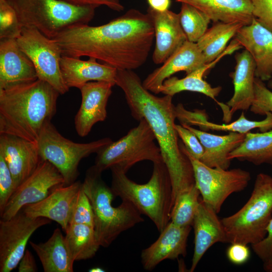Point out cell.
I'll return each instance as SVG.
<instances>
[{"label": "cell", "mask_w": 272, "mask_h": 272, "mask_svg": "<svg viewBox=\"0 0 272 272\" xmlns=\"http://www.w3.org/2000/svg\"><path fill=\"white\" fill-rule=\"evenodd\" d=\"M243 26L240 23L217 22L208 29L196 42L206 63L214 61L222 53L230 40Z\"/></svg>", "instance_id": "31"}, {"label": "cell", "mask_w": 272, "mask_h": 272, "mask_svg": "<svg viewBox=\"0 0 272 272\" xmlns=\"http://www.w3.org/2000/svg\"><path fill=\"white\" fill-rule=\"evenodd\" d=\"M0 155L6 161L17 187L42 160L37 143L8 134H0Z\"/></svg>", "instance_id": "16"}, {"label": "cell", "mask_w": 272, "mask_h": 272, "mask_svg": "<svg viewBox=\"0 0 272 272\" xmlns=\"http://www.w3.org/2000/svg\"><path fill=\"white\" fill-rule=\"evenodd\" d=\"M200 195L195 184L179 192L174 199L170 221L179 226H191Z\"/></svg>", "instance_id": "33"}, {"label": "cell", "mask_w": 272, "mask_h": 272, "mask_svg": "<svg viewBox=\"0 0 272 272\" xmlns=\"http://www.w3.org/2000/svg\"><path fill=\"white\" fill-rule=\"evenodd\" d=\"M115 84L106 81L89 82L82 86V101L75 117V126L81 137L87 136L93 125L107 117L106 107Z\"/></svg>", "instance_id": "14"}, {"label": "cell", "mask_w": 272, "mask_h": 272, "mask_svg": "<svg viewBox=\"0 0 272 272\" xmlns=\"http://www.w3.org/2000/svg\"><path fill=\"white\" fill-rule=\"evenodd\" d=\"M267 87L269 89H272V77L268 81Z\"/></svg>", "instance_id": "48"}, {"label": "cell", "mask_w": 272, "mask_h": 272, "mask_svg": "<svg viewBox=\"0 0 272 272\" xmlns=\"http://www.w3.org/2000/svg\"><path fill=\"white\" fill-rule=\"evenodd\" d=\"M66 3L78 7H94L98 8L105 6L109 9L120 12L124 9V6L120 0H59Z\"/></svg>", "instance_id": "43"}, {"label": "cell", "mask_w": 272, "mask_h": 272, "mask_svg": "<svg viewBox=\"0 0 272 272\" xmlns=\"http://www.w3.org/2000/svg\"><path fill=\"white\" fill-rule=\"evenodd\" d=\"M181 125L193 132L202 144L204 153L199 161L213 168L229 169L231 161L229 159L230 153L242 143L245 137V134L233 132L217 135L186 124Z\"/></svg>", "instance_id": "26"}, {"label": "cell", "mask_w": 272, "mask_h": 272, "mask_svg": "<svg viewBox=\"0 0 272 272\" xmlns=\"http://www.w3.org/2000/svg\"><path fill=\"white\" fill-rule=\"evenodd\" d=\"M248 51L255 65V77L262 81L272 77V32L255 18L251 23L243 26L234 39Z\"/></svg>", "instance_id": "17"}, {"label": "cell", "mask_w": 272, "mask_h": 272, "mask_svg": "<svg viewBox=\"0 0 272 272\" xmlns=\"http://www.w3.org/2000/svg\"><path fill=\"white\" fill-rule=\"evenodd\" d=\"M139 122L126 135L112 141L97 153L93 166L98 171L102 172L115 167L126 173L139 162L163 161L160 149L149 124L145 119Z\"/></svg>", "instance_id": "8"}, {"label": "cell", "mask_w": 272, "mask_h": 272, "mask_svg": "<svg viewBox=\"0 0 272 272\" xmlns=\"http://www.w3.org/2000/svg\"><path fill=\"white\" fill-rule=\"evenodd\" d=\"M175 129L178 137L182 142H179L180 146L193 158L200 160L204 149L198 138L188 128L181 124H175Z\"/></svg>", "instance_id": "39"}, {"label": "cell", "mask_w": 272, "mask_h": 272, "mask_svg": "<svg viewBox=\"0 0 272 272\" xmlns=\"http://www.w3.org/2000/svg\"><path fill=\"white\" fill-rule=\"evenodd\" d=\"M23 27H34L53 38L65 28L88 24L97 8L78 7L59 0H5Z\"/></svg>", "instance_id": "7"}, {"label": "cell", "mask_w": 272, "mask_h": 272, "mask_svg": "<svg viewBox=\"0 0 272 272\" xmlns=\"http://www.w3.org/2000/svg\"><path fill=\"white\" fill-rule=\"evenodd\" d=\"M176 117L181 124L198 126L200 130L225 131L246 134L255 128H258L260 132L272 129V113H266L264 119L251 120L247 119L243 111L235 121L219 124L209 121L208 115L205 110L195 109L193 111L186 110L182 104L179 105L176 109Z\"/></svg>", "instance_id": "24"}, {"label": "cell", "mask_w": 272, "mask_h": 272, "mask_svg": "<svg viewBox=\"0 0 272 272\" xmlns=\"http://www.w3.org/2000/svg\"><path fill=\"white\" fill-rule=\"evenodd\" d=\"M210 206L201 199L192 226L194 233V247L189 271L192 272L207 251L218 242L228 243L221 220Z\"/></svg>", "instance_id": "21"}, {"label": "cell", "mask_w": 272, "mask_h": 272, "mask_svg": "<svg viewBox=\"0 0 272 272\" xmlns=\"http://www.w3.org/2000/svg\"><path fill=\"white\" fill-rule=\"evenodd\" d=\"M266 230L265 236L258 242L251 245L254 252L263 263L272 259V218Z\"/></svg>", "instance_id": "41"}, {"label": "cell", "mask_w": 272, "mask_h": 272, "mask_svg": "<svg viewBox=\"0 0 272 272\" xmlns=\"http://www.w3.org/2000/svg\"><path fill=\"white\" fill-rule=\"evenodd\" d=\"M263 267L265 271L272 272V259L263 262Z\"/></svg>", "instance_id": "46"}, {"label": "cell", "mask_w": 272, "mask_h": 272, "mask_svg": "<svg viewBox=\"0 0 272 272\" xmlns=\"http://www.w3.org/2000/svg\"><path fill=\"white\" fill-rule=\"evenodd\" d=\"M65 185L58 170L49 161L41 160L35 171L16 189L3 212L1 219L8 220L25 206L45 198L56 187Z\"/></svg>", "instance_id": "13"}, {"label": "cell", "mask_w": 272, "mask_h": 272, "mask_svg": "<svg viewBox=\"0 0 272 272\" xmlns=\"http://www.w3.org/2000/svg\"><path fill=\"white\" fill-rule=\"evenodd\" d=\"M65 232L66 244L75 261L92 258L101 246L92 226L70 224Z\"/></svg>", "instance_id": "32"}, {"label": "cell", "mask_w": 272, "mask_h": 272, "mask_svg": "<svg viewBox=\"0 0 272 272\" xmlns=\"http://www.w3.org/2000/svg\"><path fill=\"white\" fill-rule=\"evenodd\" d=\"M191 226L182 227L169 222L156 241L142 250L141 257L143 268L152 270L164 260L185 256Z\"/></svg>", "instance_id": "19"}, {"label": "cell", "mask_w": 272, "mask_h": 272, "mask_svg": "<svg viewBox=\"0 0 272 272\" xmlns=\"http://www.w3.org/2000/svg\"><path fill=\"white\" fill-rule=\"evenodd\" d=\"M179 15L187 40L196 43L208 30L211 20L205 13L186 3H181Z\"/></svg>", "instance_id": "34"}, {"label": "cell", "mask_w": 272, "mask_h": 272, "mask_svg": "<svg viewBox=\"0 0 272 272\" xmlns=\"http://www.w3.org/2000/svg\"><path fill=\"white\" fill-rule=\"evenodd\" d=\"M228 260L236 265H241L246 262L250 256L248 245L239 242L230 243L226 251Z\"/></svg>", "instance_id": "42"}, {"label": "cell", "mask_w": 272, "mask_h": 272, "mask_svg": "<svg viewBox=\"0 0 272 272\" xmlns=\"http://www.w3.org/2000/svg\"><path fill=\"white\" fill-rule=\"evenodd\" d=\"M149 7L158 12H164L169 10L170 0H147Z\"/></svg>", "instance_id": "45"}, {"label": "cell", "mask_w": 272, "mask_h": 272, "mask_svg": "<svg viewBox=\"0 0 272 272\" xmlns=\"http://www.w3.org/2000/svg\"><path fill=\"white\" fill-rule=\"evenodd\" d=\"M154 37L150 15L130 9L104 25L69 27L52 39L59 46L62 55L88 56L117 70H133L146 61Z\"/></svg>", "instance_id": "1"}, {"label": "cell", "mask_w": 272, "mask_h": 272, "mask_svg": "<svg viewBox=\"0 0 272 272\" xmlns=\"http://www.w3.org/2000/svg\"><path fill=\"white\" fill-rule=\"evenodd\" d=\"M16 40L20 49L33 63L38 79L49 84L60 94L69 91L60 70L61 51L52 38L34 27H23Z\"/></svg>", "instance_id": "11"}, {"label": "cell", "mask_w": 272, "mask_h": 272, "mask_svg": "<svg viewBox=\"0 0 272 272\" xmlns=\"http://www.w3.org/2000/svg\"><path fill=\"white\" fill-rule=\"evenodd\" d=\"M90 272H103L105 270L100 267H94L89 269Z\"/></svg>", "instance_id": "47"}, {"label": "cell", "mask_w": 272, "mask_h": 272, "mask_svg": "<svg viewBox=\"0 0 272 272\" xmlns=\"http://www.w3.org/2000/svg\"><path fill=\"white\" fill-rule=\"evenodd\" d=\"M254 91L250 111L260 115H265L268 112L272 113V91L257 77L254 79Z\"/></svg>", "instance_id": "36"}, {"label": "cell", "mask_w": 272, "mask_h": 272, "mask_svg": "<svg viewBox=\"0 0 272 272\" xmlns=\"http://www.w3.org/2000/svg\"><path fill=\"white\" fill-rule=\"evenodd\" d=\"M271 218L272 176L260 173L246 203L235 213L221 220L228 243L251 245L265 236Z\"/></svg>", "instance_id": "6"}, {"label": "cell", "mask_w": 272, "mask_h": 272, "mask_svg": "<svg viewBox=\"0 0 272 272\" xmlns=\"http://www.w3.org/2000/svg\"><path fill=\"white\" fill-rule=\"evenodd\" d=\"M89 57L87 60L62 55L60 66L62 76L67 87L80 89L88 82L106 81L115 84L117 69Z\"/></svg>", "instance_id": "25"}, {"label": "cell", "mask_w": 272, "mask_h": 272, "mask_svg": "<svg viewBox=\"0 0 272 272\" xmlns=\"http://www.w3.org/2000/svg\"><path fill=\"white\" fill-rule=\"evenodd\" d=\"M115 85L124 93L132 116L138 121L145 119L152 129L169 172L174 200L179 192L194 185L195 180L191 163L180 147L173 97L152 94L133 70H117Z\"/></svg>", "instance_id": "2"}, {"label": "cell", "mask_w": 272, "mask_h": 272, "mask_svg": "<svg viewBox=\"0 0 272 272\" xmlns=\"http://www.w3.org/2000/svg\"><path fill=\"white\" fill-rule=\"evenodd\" d=\"M101 172L93 166L88 169L82 183L94 214V230L101 246L108 247L123 232L143 222L140 212L129 202L122 200L117 207L111 188L102 179Z\"/></svg>", "instance_id": "5"}, {"label": "cell", "mask_w": 272, "mask_h": 272, "mask_svg": "<svg viewBox=\"0 0 272 272\" xmlns=\"http://www.w3.org/2000/svg\"><path fill=\"white\" fill-rule=\"evenodd\" d=\"M186 3L205 13L214 23L250 24L254 19L251 0H174Z\"/></svg>", "instance_id": "27"}, {"label": "cell", "mask_w": 272, "mask_h": 272, "mask_svg": "<svg viewBox=\"0 0 272 272\" xmlns=\"http://www.w3.org/2000/svg\"><path fill=\"white\" fill-rule=\"evenodd\" d=\"M18 266L19 272H36L37 271L35 258L32 253L28 249L26 250Z\"/></svg>", "instance_id": "44"}, {"label": "cell", "mask_w": 272, "mask_h": 272, "mask_svg": "<svg viewBox=\"0 0 272 272\" xmlns=\"http://www.w3.org/2000/svg\"><path fill=\"white\" fill-rule=\"evenodd\" d=\"M234 71L230 74L234 86V93L226 105L229 108L226 122L238 110L250 109L254 98V82L256 65L251 55L246 49L235 55Z\"/></svg>", "instance_id": "23"}, {"label": "cell", "mask_w": 272, "mask_h": 272, "mask_svg": "<svg viewBox=\"0 0 272 272\" xmlns=\"http://www.w3.org/2000/svg\"><path fill=\"white\" fill-rule=\"evenodd\" d=\"M60 93L39 79L0 89V134L37 143L55 115Z\"/></svg>", "instance_id": "3"}, {"label": "cell", "mask_w": 272, "mask_h": 272, "mask_svg": "<svg viewBox=\"0 0 272 272\" xmlns=\"http://www.w3.org/2000/svg\"><path fill=\"white\" fill-rule=\"evenodd\" d=\"M22 28L13 8L5 0H0V40L17 39Z\"/></svg>", "instance_id": "35"}, {"label": "cell", "mask_w": 272, "mask_h": 272, "mask_svg": "<svg viewBox=\"0 0 272 272\" xmlns=\"http://www.w3.org/2000/svg\"><path fill=\"white\" fill-rule=\"evenodd\" d=\"M147 13L153 21L156 39L153 60L156 64H161L187 39L181 26L179 13L169 10L158 12L150 7Z\"/></svg>", "instance_id": "20"}, {"label": "cell", "mask_w": 272, "mask_h": 272, "mask_svg": "<svg viewBox=\"0 0 272 272\" xmlns=\"http://www.w3.org/2000/svg\"><path fill=\"white\" fill-rule=\"evenodd\" d=\"M206 63L205 58L196 43L187 40L163 63L150 73L143 82L144 88L156 94L164 81L179 72L188 75Z\"/></svg>", "instance_id": "18"}, {"label": "cell", "mask_w": 272, "mask_h": 272, "mask_svg": "<svg viewBox=\"0 0 272 272\" xmlns=\"http://www.w3.org/2000/svg\"><path fill=\"white\" fill-rule=\"evenodd\" d=\"M85 224L94 226V214L92 206L83 189L82 185L72 213L70 224Z\"/></svg>", "instance_id": "37"}, {"label": "cell", "mask_w": 272, "mask_h": 272, "mask_svg": "<svg viewBox=\"0 0 272 272\" xmlns=\"http://www.w3.org/2000/svg\"><path fill=\"white\" fill-rule=\"evenodd\" d=\"M38 79L35 66L16 39L0 40V89Z\"/></svg>", "instance_id": "22"}, {"label": "cell", "mask_w": 272, "mask_h": 272, "mask_svg": "<svg viewBox=\"0 0 272 272\" xmlns=\"http://www.w3.org/2000/svg\"><path fill=\"white\" fill-rule=\"evenodd\" d=\"M254 17L272 32V0H251Z\"/></svg>", "instance_id": "40"}, {"label": "cell", "mask_w": 272, "mask_h": 272, "mask_svg": "<svg viewBox=\"0 0 272 272\" xmlns=\"http://www.w3.org/2000/svg\"><path fill=\"white\" fill-rule=\"evenodd\" d=\"M229 54H230L229 50L226 49L215 60L206 63L186 75L183 78L179 79L176 77H169L164 81L160 88V93L173 97L182 91L197 92L205 95L218 102L216 97L221 92L222 87L221 86L213 87L203 79V77L208 70L213 67L222 57Z\"/></svg>", "instance_id": "29"}, {"label": "cell", "mask_w": 272, "mask_h": 272, "mask_svg": "<svg viewBox=\"0 0 272 272\" xmlns=\"http://www.w3.org/2000/svg\"><path fill=\"white\" fill-rule=\"evenodd\" d=\"M17 186L8 165L0 155V214L12 196Z\"/></svg>", "instance_id": "38"}, {"label": "cell", "mask_w": 272, "mask_h": 272, "mask_svg": "<svg viewBox=\"0 0 272 272\" xmlns=\"http://www.w3.org/2000/svg\"><path fill=\"white\" fill-rule=\"evenodd\" d=\"M51 221L46 218L29 217L22 209L9 219H1V272H10L18 265L32 235Z\"/></svg>", "instance_id": "12"}, {"label": "cell", "mask_w": 272, "mask_h": 272, "mask_svg": "<svg viewBox=\"0 0 272 272\" xmlns=\"http://www.w3.org/2000/svg\"><path fill=\"white\" fill-rule=\"evenodd\" d=\"M229 159L247 161L257 166L272 165V129L246 133L242 143L230 153Z\"/></svg>", "instance_id": "30"}, {"label": "cell", "mask_w": 272, "mask_h": 272, "mask_svg": "<svg viewBox=\"0 0 272 272\" xmlns=\"http://www.w3.org/2000/svg\"><path fill=\"white\" fill-rule=\"evenodd\" d=\"M82 183L59 186L41 201L25 206L23 211L32 218L43 217L57 223L64 232L68 227Z\"/></svg>", "instance_id": "15"}, {"label": "cell", "mask_w": 272, "mask_h": 272, "mask_svg": "<svg viewBox=\"0 0 272 272\" xmlns=\"http://www.w3.org/2000/svg\"><path fill=\"white\" fill-rule=\"evenodd\" d=\"M30 244L39 257L45 272H73L75 260L67 247L65 236L56 228L45 242Z\"/></svg>", "instance_id": "28"}, {"label": "cell", "mask_w": 272, "mask_h": 272, "mask_svg": "<svg viewBox=\"0 0 272 272\" xmlns=\"http://www.w3.org/2000/svg\"><path fill=\"white\" fill-rule=\"evenodd\" d=\"M111 171V189L115 197L131 203L141 214L148 217L161 232L171 220L173 206L172 186L163 161L153 163L149 180L138 184L123 171L115 167Z\"/></svg>", "instance_id": "4"}, {"label": "cell", "mask_w": 272, "mask_h": 272, "mask_svg": "<svg viewBox=\"0 0 272 272\" xmlns=\"http://www.w3.org/2000/svg\"><path fill=\"white\" fill-rule=\"evenodd\" d=\"M112 142L104 138L88 143L74 142L62 136L51 122L43 126L37 144L42 160L51 163L63 177L65 185L76 181L82 159L97 153Z\"/></svg>", "instance_id": "9"}, {"label": "cell", "mask_w": 272, "mask_h": 272, "mask_svg": "<svg viewBox=\"0 0 272 272\" xmlns=\"http://www.w3.org/2000/svg\"><path fill=\"white\" fill-rule=\"evenodd\" d=\"M180 147L191 163L195 184L202 200L217 213L220 212L223 204L231 194L243 190L248 185L251 180L249 172L241 168L224 169L209 167Z\"/></svg>", "instance_id": "10"}]
</instances>
